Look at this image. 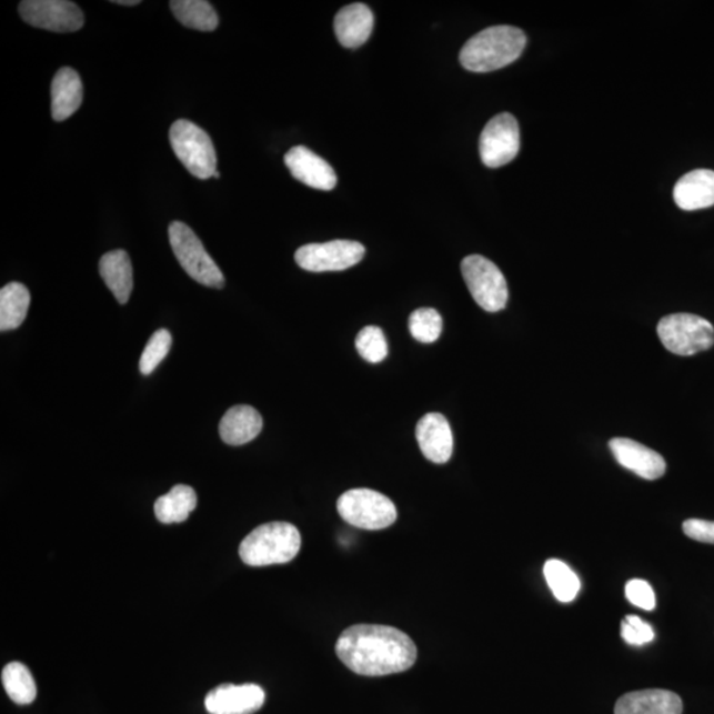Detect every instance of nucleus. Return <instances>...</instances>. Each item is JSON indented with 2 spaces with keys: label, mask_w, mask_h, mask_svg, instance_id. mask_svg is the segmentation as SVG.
<instances>
[{
  "label": "nucleus",
  "mask_w": 714,
  "mask_h": 714,
  "mask_svg": "<svg viewBox=\"0 0 714 714\" xmlns=\"http://www.w3.org/2000/svg\"><path fill=\"white\" fill-rule=\"evenodd\" d=\"M615 714H682L683 702L676 693L644 690L626 693L615 704Z\"/></svg>",
  "instance_id": "nucleus-16"
},
{
  "label": "nucleus",
  "mask_w": 714,
  "mask_h": 714,
  "mask_svg": "<svg viewBox=\"0 0 714 714\" xmlns=\"http://www.w3.org/2000/svg\"><path fill=\"white\" fill-rule=\"evenodd\" d=\"M356 350L366 362L378 364L388 356V343L383 330L369 325L356 336Z\"/></svg>",
  "instance_id": "nucleus-28"
},
{
  "label": "nucleus",
  "mask_w": 714,
  "mask_h": 714,
  "mask_svg": "<svg viewBox=\"0 0 714 714\" xmlns=\"http://www.w3.org/2000/svg\"><path fill=\"white\" fill-rule=\"evenodd\" d=\"M339 658L355 674H400L418 661V647L402 631L383 625H355L343 631L336 643Z\"/></svg>",
  "instance_id": "nucleus-1"
},
{
  "label": "nucleus",
  "mask_w": 714,
  "mask_h": 714,
  "mask_svg": "<svg viewBox=\"0 0 714 714\" xmlns=\"http://www.w3.org/2000/svg\"><path fill=\"white\" fill-rule=\"evenodd\" d=\"M288 169L296 180L311 187V189L321 191H331L335 189L338 178L334 169L324 161L323 158L315 154L304 145H295L288 151L285 155Z\"/></svg>",
  "instance_id": "nucleus-14"
},
{
  "label": "nucleus",
  "mask_w": 714,
  "mask_h": 714,
  "mask_svg": "<svg viewBox=\"0 0 714 714\" xmlns=\"http://www.w3.org/2000/svg\"><path fill=\"white\" fill-rule=\"evenodd\" d=\"M657 335L670 352L692 356L712 349L714 328L706 319L693 314H671L661 319Z\"/></svg>",
  "instance_id": "nucleus-7"
},
{
  "label": "nucleus",
  "mask_w": 714,
  "mask_h": 714,
  "mask_svg": "<svg viewBox=\"0 0 714 714\" xmlns=\"http://www.w3.org/2000/svg\"><path fill=\"white\" fill-rule=\"evenodd\" d=\"M520 150V130L516 118L497 114L483 129L480 140L481 159L490 169L502 168L514 161Z\"/></svg>",
  "instance_id": "nucleus-10"
},
{
  "label": "nucleus",
  "mask_w": 714,
  "mask_h": 714,
  "mask_svg": "<svg viewBox=\"0 0 714 714\" xmlns=\"http://www.w3.org/2000/svg\"><path fill=\"white\" fill-rule=\"evenodd\" d=\"M626 599L634 606L647 610V612H653L656 607L654 589L644 580H630L627 582Z\"/></svg>",
  "instance_id": "nucleus-31"
},
{
  "label": "nucleus",
  "mask_w": 714,
  "mask_h": 714,
  "mask_svg": "<svg viewBox=\"0 0 714 714\" xmlns=\"http://www.w3.org/2000/svg\"><path fill=\"white\" fill-rule=\"evenodd\" d=\"M213 178L219 179L220 178V172L214 173Z\"/></svg>",
  "instance_id": "nucleus-34"
},
{
  "label": "nucleus",
  "mask_w": 714,
  "mask_h": 714,
  "mask_svg": "<svg viewBox=\"0 0 714 714\" xmlns=\"http://www.w3.org/2000/svg\"><path fill=\"white\" fill-rule=\"evenodd\" d=\"M364 254L365 248L360 242L335 240L301 247L295 253V262L306 272H342L358 265Z\"/></svg>",
  "instance_id": "nucleus-9"
},
{
  "label": "nucleus",
  "mask_w": 714,
  "mask_h": 714,
  "mask_svg": "<svg viewBox=\"0 0 714 714\" xmlns=\"http://www.w3.org/2000/svg\"><path fill=\"white\" fill-rule=\"evenodd\" d=\"M621 628L623 640L633 646H643L655 640L654 628L636 615H627L625 621H622Z\"/></svg>",
  "instance_id": "nucleus-30"
},
{
  "label": "nucleus",
  "mask_w": 714,
  "mask_h": 714,
  "mask_svg": "<svg viewBox=\"0 0 714 714\" xmlns=\"http://www.w3.org/2000/svg\"><path fill=\"white\" fill-rule=\"evenodd\" d=\"M84 99V88L80 74L72 68H61L54 74L51 86V112L57 122L72 117L81 107Z\"/></svg>",
  "instance_id": "nucleus-18"
},
{
  "label": "nucleus",
  "mask_w": 714,
  "mask_h": 714,
  "mask_svg": "<svg viewBox=\"0 0 714 714\" xmlns=\"http://www.w3.org/2000/svg\"><path fill=\"white\" fill-rule=\"evenodd\" d=\"M301 545V533L293 524L274 522L249 533L239 552L247 565L268 566L290 563L300 553Z\"/></svg>",
  "instance_id": "nucleus-3"
},
{
  "label": "nucleus",
  "mask_w": 714,
  "mask_h": 714,
  "mask_svg": "<svg viewBox=\"0 0 714 714\" xmlns=\"http://www.w3.org/2000/svg\"><path fill=\"white\" fill-rule=\"evenodd\" d=\"M415 436L422 454L430 462L443 464L452 457L454 436L445 415L441 413L424 415L415 428Z\"/></svg>",
  "instance_id": "nucleus-15"
},
{
  "label": "nucleus",
  "mask_w": 714,
  "mask_h": 714,
  "mask_svg": "<svg viewBox=\"0 0 714 714\" xmlns=\"http://www.w3.org/2000/svg\"><path fill=\"white\" fill-rule=\"evenodd\" d=\"M686 536L695 542L714 544V522L702 519H690L683 524Z\"/></svg>",
  "instance_id": "nucleus-32"
},
{
  "label": "nucleus",
  "mask_w": 714,
  "mask_h": 714,
  "mask_svg": "<svg viewBox=\"0 0 714 714\" xmlns=\"http://www.w3.org/2000/svg\"><path fill=\"white\" fill-rule=\"evenodd\" d=\"M609 447L621 466L633 471L643 480H658L667 470L664 457L640 442L628 439H613L609 442Z\"/></svg>",
  "instance_id": "nucleus-13"
},
{
  "label": "nucleus",
  "mask_w": 714,
  "mask_h": 714,
  "mask_svg": "<svg viewBox=\"0 0 714 714\" xmlns=\"http://www.w3.org/2000/svg\"><path fill=\"white\" fill-rule=\"evenodd\" d=\"M525 44V33L516 27H490L476 33L463 46L460 61L470 72L497 71L522 57Z\"/></svg>",
  "instance_id": "nucleus-2"
},
{
  "label": "nucleus",
  "mask_w": 714,
  "mask_h": 714,
  "mask_svg": "<svg viewBox=\"0 0 714 714\" xmlns=\"http://www.w3.org/2000/svg\"><path fill=\"white\" fill-rule=\"evenodd\" d=\"M374 17L369 6L352 3L336 13L334 30L339 43L345 48H359L370 39Z\"/></svg>",
  "instance_id": "nucleus-17"
},
{
  "label": "nucleus",
  "mask_w": 714,
  "mask_h": 714,
  "mask_svg": "<svg viewBox=\"0 0 714 714\" xmlns=\"http://www.w3.org/2000/svg\"><path fill=\"white\" fill-rule=\"evenodd\" d=\"M198 505L195 490L185 484L172 487L169 494L158 499L154 511L159 522L163 524L183 523Z\"/></svg>",
  "instance_id": "nucleus-22"
},
{
  "label": "nucleus",
  "mask_w": 714,
  "mask_h": 714,
  "mask_svg": "<svg viewBox=\"0 0 714 714\" xmlns=\"http://www.w3.org/2000/svg\"><path fill=\"white\" fill-rule=\"evenodd\" d=\"M265 703V692L258 684H221L205 696L211 714H253Z\"/></svg>",
  "instance_id": "nucleus-12"
},
{
  "label": "nucleus",
  "mask_w": 714,
  "mask_h": 714,
  "mask_svg": "<svg viewBox=\"0 0 714 714\" xmlns=\"http://www.w3.org/2000/svg\"><path fill=\"white\" fill-rule=\"evenodd\" d=\"M547 586L560 602H572L580 592L581 581L563 561L552 559L544 565Z\"/></svg>",
  "instance_id": "nucleus-26"
},
{
  "label": "nucleus",
  "mask_w": 714,
  "mask_h": 714,
  "mask_svg": "<svg viewBox=\"0 0 714 714\" xmlns=\"http://www.w3.org/2000/svg\"><path fill=\"white\" fill-rule=\"evenodd\" d=\"M173 152L193 177L205 180L218 172V155L211 137L187 120L173 122L170 129Z\"/></svg>",
  "instance_id": "nucleus-5"
},
{
  "label": "nucleus",
  "mask_w": 714,
  "mask_h": 714,
  "mask_svg": "<svg viewBox=\"0 0 714 714\" xmlns=\"http://www.w3.org/2000/svg\"><path fill=\"white\" fill-rule=\"evenodd\" d=\"M19 13L26 23L51 32L79 31L86 22L80 7L68 0H24Z\"/></svg>",
  "instance_id": "nucleus-11"
},
{
  "label": "nucleus",
  "mask_w": 714,
  "mask_h": 714,
  "mask_svg": "<svg viewBox=\"0 0 714 714\" xmlns=\"http://www.w3.org/2000/svg\"><path fill=\"white\" fill-rule=\"evenodd\" d=\"M2 683L13 703L29 705L37 698L38 688L31 671L24 664L12 662L2 671Z\"/></svg>",
  "instance_id": "nucleus-25"
},
{
  "label": "nucleus",
  "mask_w": 714,
  "mask_h": 714,
  "mask_svg": "<svg viewBox=\"0 0 714 714\" xmlns=\"http://www.w3.org/2000/svg\"><path fill=\"white\" fill-rule=\"evenodd\" d=\"M461 269L471 296L484 311L497 313L507 306V281L494 262L474 254L462 261Z\"/></svg>",
  "instance_id": "nucleus-8"
},
{
  "label": "nucleus",
  "mask_w": 714,
  "mask_h": 714,
  "mask_svg": "<svg viewBox=\"0 0 714 714\" xmlns=\"http://www.w3.org/2000/svg\"><path fill=\"white\" fill-rule=\"evenodd\" d=\"M169 238L173 254L192 280L208 288H224L223 273L189 225L182 221H173L169 228Z\"/></svg>",
  "instance_id": "nucleus-4"
},
{
  "label": "nucleus",
  "mask_w": 714,
  "mask_h": 714,
  "mask_svg": "<svg viewBox=\"0 0 714 714\" xmlns=\"http://www.w3.org/2000/svg\"><path fill=\"white\" fill-rule=\"evenodd\" d=\"M170 6L173 16L189 29L203 32L218 29V12L205 0H172Z\"/></svg>",
  "instance_id": "nucleus-24"
},
{
  "label": "nucleus",
  "mask_w": 714,
  "mask_h": 714,
  "mask_svg": "<svg viewBox=\"0 0 714 714\" xmlns=\"http://www.w3.org/2000/svg\"><path fill=\"white\" fill-rule=\"evenodd\" d=\"M261 414L254 408L238 405L229 409L220 422V436L227 445L241 446L261 433Z\"/></svg>",
  "instance_id": "nucleus-20"
},
{
  "label": "nucleus",
  "mask_w": 714,
  "mask_h": 714,
  "mask_svg": "<svg viewBox=\"0 0 714 714\" xmlns=\"http://www.w3.org/2000/svg\"><path fill=\"white\" fill-rule=\"evenodd\" d=\"M100 275L115 300L127 304L134 288L133 267L129 254L122 249L103 254L100 260Z\"/></svg>",
  "instance_id": "nucleus-21"
},
{
  "label": "nucleus",
  "mask_w": 714,
  "mask_h": 714,
  "mask_svg": "<svg viewBox=\"0 0 714 714\" xmlns=\"http://www.w3.org/2000/svg\"><path fill=\"white\" fill-rule=\"evenodd\" d=\"M442 329V316L434 309L415 310L409 318V331L420 343L432 344L439 341Z\"/></svg>",
  "instance_id": "nucleus-27"
},
{
  "label": "nucleus",
  "mask_w": 714,
  "mask_h": 714,
  "mask_svg": "<svg viewBox=\"0 0 714 714\" xmlns=\"http://www.w3.org/2000/svg\"><path fill=\"white\" fill-rule=\"evenodd\" d=\"M113 3L121 4V6H137V4H140L141 2L140 0H117L115 2L114 0Z\"/></svg>",
  "instance_id": "nucleus-33"
},
{
  "label": "nucleus",
  "mask_w": 714,
  "mask_h": 714,
  "mask_svg": "<svg viewBox=\"0 0 714 714\" xmlns=\"http://www.w3.org/2000/svg\"><path fill=\"white\" fill-rule=\"evenodd\" d=\"M674 199L684 211L704 210L714 205V171L695 170L678 180Z\"/></svg>",
  "instance_id": "nucleus-19"
},
{
  "label": "nucleus",
  "mask_w": 714,
  "mask_h": 714,
  "mask_svg": "<svg viewBox=\"0 0 714 714\" xmlns=\"http://www.w3.org/2000/svg\"><path fill=\"white\" fill-rule=\"evenodd\" d=\"M338 512L345 523L366 531L385 530L398 520L396 505L390 497L369 489L344 492Z\"/></svg>",
  "instance_id": "nucleus-6"
},
{
  "label": "nucleus",
  "mask_w": 714,
  "mask_h": 714,
  "mask_svg": "<svg viewBox=\"0 0 714 714\" xmlns=\"http://www.w3.org/2000/svg\"><path fill=\"white\" fill-rule=\"evenodd\" d=\"M172 344V336L169 330H158L150 338L140 360V370L144 376L157 370V366L169 355Z\"/></svg>",
  "instance_id": "nucleus-29"
},
{
  "label": "nucleus",
  "mask_w": 714,
  "mask_h": 714,
  "mask_svg": "<svg viewBox=\"0 0 714 714\" xmlns=\"http://www.w3.org/2000/svg\"><path fill=\"white\" fill-rule=\"evenodd\" d=\"M31 295L22 283L11 282L0 291V330L20 328L29 313Z\"/></svg>",
  "instance_id": "nucleus-23"
}]
</instances>
